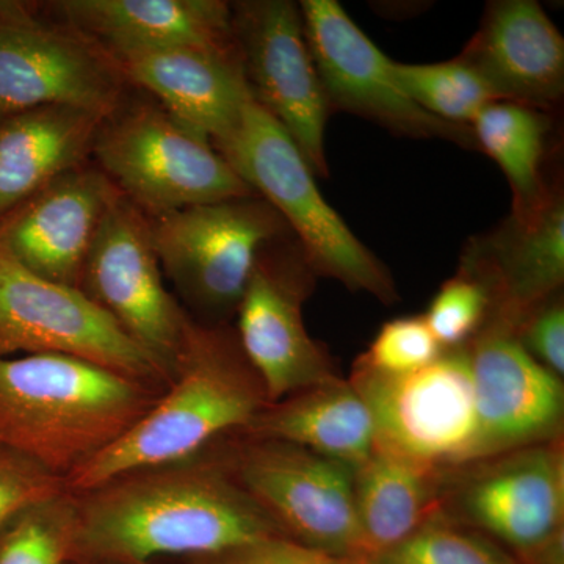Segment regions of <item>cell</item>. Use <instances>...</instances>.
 Masks as SVG:
<instances>
[{
    "instance_id": "cell-1",
    "label": "cell",
    "mask_w": 564,
    "mask_h": 564,
    "mask_svg": "<svg viewBox=\"0 0 564 564\" xmlns=\"http://www.w3.org/2000/svg\"><path fill=\"white\" fill-rule=\"evenodd\" d=\"M73 499L69 562L193 558L285 538L236 480L217 443L181 462L115 475Z\"/></svg>"
},
{
    "instance_id": "cell-2",
    "label": "cell",
    "mask_w": 564,
    "mask_h": 564,
    "mask_svg": "<svg viewBox=\"0 0 564 564\" xmlns=\"http://www.w3.org/2000/svg\"><path fill=\"white\" fill-rule=\"evenodd\" d=\"M269 403L236 329L191 315L173 380L158 402L120 440L68 475L66 485L70 492L87 491L115 475L202 454L243 432Z\"/></svg>"
},
{
    "instance_id": "cell-3",
    "label": "cell",
    "mask_w": 564,
    "mask_h": 564,
    "mask_svg": "<svg viewBox=\"0 0 564 564\" xmlns=\"http://www.w3.org/2000/svg\"><path fill=\"white\" fill-rule=\"evenodd\" d=\"M162 393L73 356L0 358V445L66 480L129 432Z\"/></svg>"
},
{
    "instance_id": "cell-4",
    "label": "cell",
    "mask_w": 564,
    "mask_h": 564,
    "mask_svg": "<svg viewBox=\"0 0 564 564\" xmlns=\"http://www.w3.org/2000/svg\"><path fill=\"white\" fill-rule=\"evenodd\" d=\"M214 147L281 215L315 276L332 278L384 304L399 302L391 272L326 202L295 141L254 99L245 106L239 126Z\"/></svg>"
},
{
    "instance_id": "cell-5",
    "label": "cell",
    "mask_w": 564,
    "mask_h": 564,
    "mask_svg": "<svg viewBox=\"0 0 564 564\" xmlns=\"http://www.w3.org/2000/svg\"><path fill=\"white\" fill-rule=\"evenodd\" d=\"M93 155L117 191L150 218L256 195L207 137L154 104L115 111Z\"/></svg>"
},
{
    "instance_id": "cell-6",
    "label": "cell",
    "mask_w": 564,
    "mask_h": 564,
    "mask_svg": "<svg viewBox=\"0 0 564 564\" xmlns=\"http://www.w3.org/2000/svg\"><path fill=\"white\" fill-rule=\"evenodd\" d=\"M441 514L496 538L519 564H563V437L451 470Z\"/></svg>"
},
{
    "instance_id": "cell-7",
    "label": "cell",
    "mask_w": 564,
    "mask_h": 564,
    "mask_svg": "<svg viewBox=\"0 0 564 564\" xmlns=\"http://www.w3.org/2000/svg\"><path fill=\"white\" fill-rule=\"evenodd\" d=\"M163 273L195 310L236 313L263 250L292 236L261 196L196 204L150 218Z\"/></svg>"
},
{
    "instance_id": "cell-8",
    "label": "cell",
    "mask_w": 564,
    "mask_h": 564,
    "mask_svg": "<svg viewBox=\"0 0 564 564\" xmlns=\"http://www.w3.org/2000/svg\"><path fill=\"white\" fill-rule=\"evenodd\" d=\"M217 445L236 480L285 538L334 558L364 556L351 467L299 445L240 433Z\"/></svg>"
},
{
    "instance_id": "cell-9",
    "label": "cell",
    "mask_w": 564,
    "mask_h": 564,
    "mask_svg": "<svg viewBox=\"0 0 564 564\" xmlns=\"http://www.w3.org/2000/svg\"><path fill=\"white\" fill-rule=\"evenodd\" d=\"M350 384L367 404L375 447L455 470L477 462V414L467 344L417 372L383 375L355 362Z\"/></svg>"
},
{
    "instance_id": "cell-10",
    "label": "cell",
    "mask_w": 564,
    "mask_h": 564,
    "mask_svg": "<svg viewBox=\"0 0 564 564\" xmlns=\"http://www.w3.org/2000/svg\"><path fill=\"white\" fill-rule=\"evenodd\" d=\"M79 289L173 380L191 314L166 291L151 220L120 195L107 210Z\"/></svg>"
},
{
    "instance_id": "cell-11",
    "label": "cell",
    "mask_w": 564,
    "mask_h": 564,
    "mask_svg": "<svg viewBox=\"0 0 564 564\" xmlns=\"http://www.w3.org/2000/svg\"><path fill=\"white\" fill-rule=\"evenodd\" d=\"M120 70L69 25L41 20L25 2L0 0V120L46 106L109 118L120 109Z\"/></svg>"
},
{
    "instance_id": "cell-12",
    "label": "cell",
    "mask_w": 564,
    "mask_h": 564,
    "mask_svg": "<svg viewBox=\"0 0 564 564\" xmlns=\"http://www.w3.org/2000/svg\"><path fill=\"white\" fill-rule=\"evenodd\" d=\"M73 356L165 391L159 367L80 289L41 280L0 258V358Z\"/></svg>"
},
{
    "instance_id": "cell-13",
    "label": "cell",
    "mask_w": 564,
    "mask_h": 564,
    "mask_svg": "<svg viewBox=\"0 0 564 564\" xmlns=\"http://www.w3.org/2000/svg\"><path fill=\"white\" fill-rule=\"evenodd\" d=\"M232 31L252 99L280 122L315 176L328 177L325 131L329 107L304 33L300 3H231Z\"/></svg>"
},
{
    "instance_id": "cell-14",
    "label": "cell",
    "mask_w": 564,
    "mask_h": 564,
    "mask_svg": "<svg viewBox=\"0 0 564 564\" xmlns=\"http://www.w3.org/2000/svg\"><path fill=\"white\" fill-rule=\"evenodd\" d=\"M315 278L296 240H278L263 250L237 306L240 347L270 403L343 378L304 325Z\"/></svg>"
},
{
    "instance_id": "cell-15",
    "label": "cell",
    "mask_w": 564,
    "mask_h": 564,
    "mask_svg": "<svg viewBox=\"0 0 564 564\" xmlns=\"http://www.w3.org/2000/svg\"><path fill=\"white\" fill-rule=\"evenodd\" d=\"M304 33L329 111L377 122L397 135L475 147L473 129L437 120L415 106L393 73V61L336 0H303Z\"/></svg>"
},
{
    "instance_id": "cell-16",
    "label": "cell",
    "mask_w": 564,
    "mask_h": 564,
    "mask_svg": "<svg viewBox=\"0 0 564 564\" xmlns=\"http://www.w3.org/2000/svg\"><path fill=\"white\" fill-rule=\"evenodd\" d=\"M467 348L477 414V462L563 437L562 378L541 366L514 332L486 321Z\"/></svg>"
},
{
    "instance_id": "cell-17",
    "label": "cell",
    "mask_w": 564,
    "mask_h": 564,
    "mask_svg": "<svg viewBox=\"0 0 564 564\" xmlns=\"http://www.w3.org/2000/svg\"><path fill=\"white\" fill-rule=\"evenodd\" d=\"M120 195L99 166L70 170L0 220V258L79 289L99 226Z\"/></svg>"
},
{
    "instance_id": "cell-18",
    "label": "cell",
    "mask_w": 564,
    "mask_h": 564,
    "mask_svg": "<svg viewBox=\"0 0 564 564\" xmlns=\"http://www.w3.org/2000/svg\"><path fill=\"white\" fill-rule=\"evenodd\" d=\"M488 292L486 321L511 332L558 295L564 281V203L551 192L527 220L510 217L496 231L474 239L459 265Z\"/></svg>"
},
{
    "instance_id": "cell-19",
    "label": "cell",
    "mask_w": 564,
    "mask_h": 564,
    "mask_svg": "<svg viewBox=\"0 0 564 564\" xmlns=\"http://www.w3.org/2000/svg\"><path fill=\"white\" fill-rule=\"evenodd\" d=\"M497 101L547 110L563 98L564 39L540 3H489L480 29L459 55Z\"/></svg>"
},
{
    "instance_id": "cell-20",
    "label": "cell",
    "mask_w": 564,
    "mask_h": 564,
    "mask_svg": "<svg viewBox=\"0 0 564 564\" xmlns=\"http://www.w3.org/2000/svg\"><path fill=\"white\" fill-rule=\"evenodd\" d=\"M55 9L109 57L170 47L239 54L231 3L221 0H63Z\"/></svg>"
},
{
    "instance_id": "cell-21",
    "label": "cell",
    "mask_w": 564,
    "mask_h": 564,
    "mask_svg": "<svg viewBox=\"0 0 564 564\" xmlns=\"http://www.w3.org/2000/svg\"><path fill=\"white\" fill-rule=\"evenodd\" d=\"M110 58L122 79L150 91L159 106L212 143L239 126L252 98L239 54L170 47Z\"/></svg>"
},
{
    "instance_id": "cell-22",
    "label": "cell",
    "mask_w": 564,
    "mask_h": 564,
    "mask_svg": "<svg viewBox=\"0 0 564 564\" xmlns=\"http://www.w3.org/2000/svg\"><path fill=\"white\" fill-rule=\"evenodd\" d=\"M106 120L69 106L39 107L0 120V220L85 165Z\"/></svg>"
},
{
    "instance_id": "cell-23",
    "label": "cell",
    "mask_w": 564,
    "mask_h": 564,
    "mask_svg": "<svg viewBox=\"0 0 564 564\" xmlns=\"http://www.w3.org/2000/svg\"><path fill=\"white\" fill-rule=\"evenodd\" d=\"M240 434L299 445L352 470L375 448L367 404L344 378L267 404Z\"/></svg>"
},
{
    "instance_id": "cell-24",
    "label": "cell",
    "mask_w": 564,
    "mask_h": 564,
    "mask_svg": "<svg viewBox=\"0 0 564 564\" xmlns=\"http://www.w3.org/2000/svg\"><path fill=\"white\" fill-rule=\"evenodd\" d=\"M448 473L375 447L352 475L364 556L386 554L440 516Z\"/></svg>"
},
{
    "instance_id": "cell-25",
    "label": "cell",
    "mask_w": 564,
    "mask_h": 564,
    "mask_svg": "<svg viewBox=\"0 0 564 564\" xmlns=\"http://www.w3.org/2000/svg\"><path fill=\"white\" fill-rule=\"evenodd\" d=\"M475 144L502 170L513 192V214L527 220L543 206L549 191L543 180L549 120L545 111L522 104L496 101L473 124Z\"/></svg>"
},
{
    "instance_id": "cell-26",
    "label": "cell",
    "mask_w": 564,
    "mask_h": 564,
    "mask_svg": "<svg viewBox=\"0 0 564 564\" xmlns=\"http://www.w3.org/2000/svg\"><path fill=\"white\" fill-rule=\"evenodd\" d=\"M393 73L415 106L448 124L470 128L478 113L497 101L484 77L459 57L429 65L395 62Z\"/></svg>"
},
{
    "instance_id": "cell-27",
    "label": "cell",
    "mask_w": 564,
    "mask_h": 564,
    "mask_svg": "<svg viewBox=\"0 0 564 564\" xmlns=\"http://www.w3.org/2000/svg\"><path fill=\"white\" fill-rule=\"evenodd\" d=\"M73 525V492L31 505L0 532V564H68Z\"/></svg>"
},
{
    "instance_id": "cell-28",
    "label": "cell",
    "mask_w": 564,
    "mask_h": 564,
    "mask_svg": "<svg viewBox=\"0 0 564 564\" xmlns=\"http://www.w3.org/2000/svg\"><path fill=\"white\" fill-rule=\"evenodd\" d=\"M375 560L381 564H519L481 533L443 514Z\"/></svg>"
},
{
    "instance_id": "cell-29",
    "label": "cell",
    "mask_w": 564,
    "mask_h": 564,
    "mask_svg": "<svg viewBox=\"0 0 564 564\" xmlns=\"http://www.w3.org/2000/svg\"><path fill=\"white\" fill-rule=\"evenodd\" d=\"M489 296L480 281L462 272L445 281L423 315L444 350L462 347L480 332L488 318Z\"/></svg>"
},
{
    "instance_id": "cell-30",
    "label": "cell",
    "mask_w": 564,
    "mask_h": 564,
    "mask_svg": "<svg viewBox=\"0 0 564 564\" xmlns=\"http://www.w3.org/2000/svg\"><path fill=\"white\" fill-rule=\"evenodd\" d=\"M444 348L430 332L423 315L384 323L356 364L383 375L417 372L436 361Z\"/></svg>"
},
{
    "instance_id": "cell-31",
    "label": "cell",
    "mask_w": 564,
    "mask_h": 564,
    "mask_svg": "<svg viewBox=\"0 0 564 564\" xmlns=\"http://www.w3.org/2000/svg\"><path fill=\"white\" fill-rule=\"evenodd\" d=\"M68 491L65 478L29 456L0 445V532L14 516L31 505Z\"/></svg>"
},
{
    "instance_id": "cell-32",
    "label": "cell",
    "mask_w": 564,
    "mask_h": 564,
    "mask_svg": "<svg viewBox=\"0 0 564 564\" xmlns=\"http://www.w3.org/2000/svg\"><path fill=\"white\" fill-rule=\"evenodd\" d=\"M519 343L556 377L564 375V306L558 295L534 310L514 332Z\"/></svg>"
},
{
    "instance_id": "cell-33",
    "label": "cell",
    "mask_w": 564,
    "mask_h": 564,
    "mask_svg": "<svg viewBox=\"0 0 564 564\" xmlns=\"http://www.w3.org/2000/svg\"><path fill=\"white\" fill-rule=\"evenodd\" d=\"M185 564H333V556L295 543L289 538H269L218 554L185 558Z\"/></svg>"
},
{
    "instance_id": "cell-34",
    "label": "cell",
    "mask_w": 564,
    "mask_h": 564,
    "mask_svg": "<svg viewBox=\"0 0 564 564\" xmlns=\"http://www.w3.org/2000/svg\"><path fill=\"white\" fill-rule=\"evenodd\" d=\"M333 564H381L377 562L375 558H369V556H339V558H334Z\"/></svg>"
},
{
    "instance_id": "cell-35",
    "label": "cell",
    "mask_w": 564,
    "mask_h": 564,
    "mask_svg": "<svg viewBox=\"0 0 564 564\" xmlns=\"http://www.w3.org/2000/svg\"><path fill=\"white\" fill-rule=\"evenodd\" d=\"M68 564H155L151 563H135V562H109V560H87V562H69Z\"/></svg>"
}]
</instances>
